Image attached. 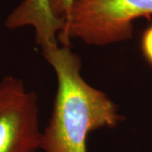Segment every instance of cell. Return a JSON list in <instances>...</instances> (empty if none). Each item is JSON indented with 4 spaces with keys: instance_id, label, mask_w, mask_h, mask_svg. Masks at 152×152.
<instances>
[{
    "instance_id": "6da1fadb",
    "label": "cell",
    "mask_w": 152,
    "mask_h": 152,
    "mask_svg": "<svg viewBox=\"0 0 152 152\" xmlns=\"http://www.w3.org/2000/svg\"><path fill=\"white\" fill-rule=\"evenodd\" d=\"M58 80L53 108L42 134L44 152H87L91 132L115 128L122 121L118 107L81 75V60L69 47L42 52Z\"/></svg>"
},
{
    "instance_id": "7a4b0ae2",
    "label": "cell",
    "mask_w": 152,
    "mask_h": 152,
    "mask_svg": "<svg viewBox=\"0 0 152 152\" xmlns=\"http://www.w3.org/2000/svg\"><path fill=\"white\" fill-rule=\"evenodd\" d=\"M152 15V0H75L64 31L63 46L71 38L85 43L106 46L129 40L133 22Z\"/></svg>"
},
{
    "instance_id": "3957f363",
    "label": "cell",
    "mask_w": 152,
    "mask_h": 152,
    "mask_svg": "<svg viewBox=\"0 0 152 152\" xmlns=\"http://www.w3.org/2000/svg\"><path fill=\"white\" fill-rule=\"evenodd\" d=\"M37 97L21 79L0 80V152H37L41 149Z\"/></svg>"
},
{
    "instance_id": "277c9868",
    "label": "cell",
    "mask_w": 152,
    "mask_h": 152,
    "mask_svg": "<svg viewBox=\"0 0 152 152\" xmlns=\"http://www.w3.org/2000/svg\"><path fill=\"white\" fill-rule=\"evenodd\" d=\"M9 30L32 27L36 42L42 51L58 47V36L65 28V21L54 15L50 0H22L6 18Z\"/></svg>"
},
{
    "instance_id": "5b68a950",
    "label": "cell",
    "mask_w": 152,
    "mask_h": 152,
    "mask_svg": "<svg viewBox=\"0 0 152 152\" xmlns=\"http://www.w3.org/2000/svg\"><path fill=\"white\" fill-rule=\"evenodd\" d=\"M75 0H50V5L54 15L65 21L69 20Z\"/></svg>"
},
{
    "instance_id": "8992f818",
    "label": "cell",
    "mask_w": 152,
    "mask_h": 152,
    "mask_svg": "<svg viewBox=\"0 0 152 152\" xmlns=\"http://www.w3.org/2000/svg\"><path fill=\"white\" fill-rule=\"evenodd\" d=\"M140 47L143 56L152 66V25L143 32Z\"/></svg>"
}]
</instances>
